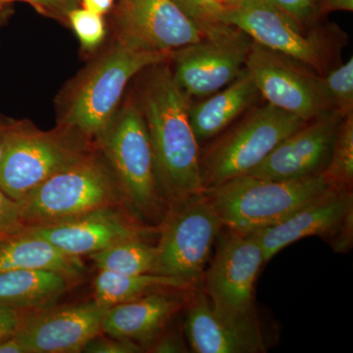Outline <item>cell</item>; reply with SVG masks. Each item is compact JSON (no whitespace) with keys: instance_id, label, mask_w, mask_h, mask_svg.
I'll return each instance as SVG.
<instances>
[{"instance_id":"6da1fadb","label":"cell","mask_w":353,"mask_h":353,"mask_svg":"<svg viewBox=\"0 0 353 353\" xmlns=\"http://www.w3.org/2000/svg\"><path fill=\"white\" fill-rule=\"evenodd\" d=\"M136 99L145 121L158 180L169 206L203 192L201 148L189 117L190 97L179 87L169 62L143 70Z\"/></svg>"},{"instance_id":"7a4b0ae2","label":"cell","mask_w":353,"mask_h":353,"mask_svg":"<svg viewBox=\"0 0 353 353\" xmlns=\"http://www.w3.org/2000/svg\"><path fill=\"white\" fill-rule=\"evenodd\" d=\"M172 52L148 50L115 37L110 48L59 97L57 124L73 128L95 143L119 108L130 81L143 70L170 62Z\"/></svg>"},{"instance_id":"3957f363","label":"cell","mask_w":353,"mask_h":353,"mask_svg":"<svg viewBox=\"0 0 353 353\" xmlns=\"http://www.w3.org/2000/svg\"><path fill=\"white\" fill-rule=\"evenodd\" d=\"M221 22L233 26L254 43L296 60L325 76L341 64L347 34L322 19L305 24L265 0H241L223 10Z\"/></svg>"},{"instance_id":"277c9868","label":"cell","mask_w":353,"mask_h":353,"mask_svg":"<svg viewBox=\"0 0 353 353\" xmlns=\"http://www.w3.org/2000/svg\"><path fill=\"white\" fill-rule=\"evenodd\" d=\"M95 145L117 179L125 204L137 219H164L169 205L158 180L145 121L134 95L120 104Z\"/></svg>"},{"instance_id":"5b68a950","label":"cell","mask_w":353,"mask_h":353,"mask_svg":"<svg viewBox=\"0 0 353 353\" xmlns=\"http://www.w3.org/2000/svg\"><path fill=\"white\" fill-rule=\"evenodd\" d=\"M19 203L27 228L57 224L103 209H127L117 179L97 146L34 188Z\"/></svg>"},{"instance_id":"8992f818","label":"cell","mask_w":353,"mask_h":353,"mask_svg":"<svg viewBox=\"0 0 353 353\" xmlns=\"http://www.w3.org/2000/svg\"><path fill=\"white\" fill-rule=\"evenodd\" d=\"M333 188L324 173L287 181L243 175L208 188L203 194L224 228L252 234L275 226Z\"/></svg>"},{"instance_id":"52a82bcc","label":"cell","mask_w":353,"mask_h":353,"mask_svg":"<svg viewBox=\"0 0 353 353\" xmlns=\"http://www.w3.org/2000/svg\"><path fill=\"white\" fill-rule=\"evenodd\" d=\"M95 143L63 125L43 131L29 120H13L0 158V189L19 201L50 176L80 161Z\"/></svg>"},{"instance_id":"ba28073f","label":"cell","mask_w":353,"mask_h":353,"mask_svg":"<svg viewBox=\"0 0 353 353\" xmlns=\"http://www.w3.org/2000/svg\"><path fill=\"white\" fill-rule=\"evenodd\" d=\"M201 152L203 189L248 175L305 120L271 104L253 106Z\"/></svg>"},{"instance_id":"9c48e42d","label":"cell","mask_w":353,"mask_h":353,"mask_svg":"<svg viewBox=\"0 0 353 353\" xmlns=\"http://www.w3.org/2000/svg\"><path fill=\"white\" fill-rule=\"evenodd\" d=\"M162 224L153 274L178 279L192 288L203 277L224 228L220 216L202 192L169 206Z\"/></svg>"},{"instance_id":"30bf717a","label":"cell","mask_w":353,"mask_h":353,"mask_svg":"<svg viewBox=\"0 0 353 353\" xmlns=\"http://www.w3.org/2000/svg\"><path fill=\"white\" fill-rule=\"evenodd\" d=\"M214 256L204 272V294L218 315L230 322L256 320L254 285L262 265L263 250L250 234L227 229L217 238Z\"/></svg>"},{"instance_id":"8fae6325","label":"cell","mask_w":353,"mask_h":353,"mask_svg":"<svg viewBox=\"0 0 353 353\" xmlns=\"http://www.w3.org/2000/svg\"><path fill=\"white\" fill-rule=\"evenodd\" d=\"M245 68L260 97L281 110L308 121L334 109L322 76L292 58L252 41Z\"/></svg>"},{"instance_id":"7c38bea8","label":"cell","mask_w":353,"mask_h":353,"mask_svg":"<svg viewBox=\"0 0 353 353\" xmlns=\"http://www.w3.org/2000/svg\"><path fill=\"white\" fill-rule=\"evenodd\" d=\"M250 234L261 245L265 262L307 236H320L328 241L336 252H347L352 245V192L333 188L275 226Z\"/></svg>"},{"instance_id":"4fadbf2b","label":"cell","mask_w":353,"mask_h":353,"mask_svg":"<svg viewBox=\"0 0 353 353\" xmlns=\"http://www.w3.org/2000/svg\"><path fill=\"white\" fill-rule=\"evenodd\" d=\"M252 39L236 30L174 50L169 65L179 87L201 99L233 83L243 73Z\"/></svg>"},{"instance_id":"5bb4252c","label":"cell","mask_w":353,"mask_h":353,"mask_svg":"<svg viewBox=\"0 0 353 353\" xmlns=\"http://www.w3.org/2000/svg\"><path fill=\"white\" fill-rule=\"evenodd\" d=\"M115 37L141 48L174 51L208 39L174 0H117Z\"/></svg>"},{"instance_id":"9a60e30c","label":"cell","mask_w":353,"mask_h":353,"mask_svg":"<svg viewBox=\"0 0 353 353\" xmlns=\"http://www.w3.org/2000/svg\"><path fill=\"white\" fill-rule=\"evenodd\" d=\"M343 117L332 109L306 121L248 175L287 181L324 173Z\"/></svg>"},{"instance_id":"2e32d148","label":"cell","mask_w":353,"mask_h":353,"mask_svg":"<svg viewBox=\"0 0 353 353\" xmlns=\"http://www.w3.org/2000/svg\"><path fill=\"white\" fill-rule=\"evenodd\" d=\"M108 308L92 299L28 312L16 336L27 353L83 352L88 341L102 334Z\"/></svg>"},{"instance_id":"e0dca14e","label":"cell","mask_w":353,"mask_h":353,"mask_svg":"<svg viewBox=\"0 0 353 353\" xmlns=\"http://www.w3.org/2000/svg\"><path fill=\"white\" fill-rule=\"evenodd\" d=\"M123 209H103L57 224L24 228L62 252L82 259L119 241L143 238L145 228Z\"/></svg>"},{"instance_id":"ac0fdd59","label":"cell","mask_w":353,"mask_h":353,"mask_svg":"<svg viewBox=\"0 0 353 353\" xmlns=\"http://www.w3.org/2000/svg\"><path fill=\"white\" fill-rule=\"evenodd\" d=\"M185 332L190 350L196 353L266 352L256 320L228 321L215 312L204 292H199L190 301L185 311Z\"/></svg>"},{"instance_id":"d6986e66","label":"cell","mask_w":353,"mask_h":353,"mask_svg":"<svg viewBox=\"0 0 353 353\" xmlns=\"http://www.w3.org/2000/svg\"><path fill=\"white\" fill-rule=\"evenodd\" d=\"M182 301L158 292L110 306L102 323V333L125 339L143 348L150 347L181 307Z\"/></svg>"},{"instance_id":"ffe728a7","label":"cell","mask_w":353,"mask_h":353,"mask_svg":"<svg viewBox=\"0 0 353 353\" xmlns=\"http://www.w3.org/2000/svg\"><path fill=\"white\" fill-rule=\"evenodd\" d=\"M13 270L57 272L73 283L87 269L81 257L62 252L22 227L0 236V273Z\"/></svg>"},{"instance_id":"44dd1931","label":"cell","mask_w":353,"mask_h":353,"mask_svg":"<svg viewBox=\"0 0 353 353\" xmlns=\"http://www.w3.org/2000/svg\"><path fill=\"white\" fill-rule=\"evenodd\" d=\"M259 97V90L245 68L227 87L201 101H190V122L199 145L219 136L253 108Z\"/></svg>"},{"instance_id":"7402d4cb","label":"cell","mask_w":353,"mask_h":353,"mask_svg":"<svg viewBox=\"0 0 353 353\" xmlns=\"http://www.w3.org/2000/svg\"><path fill=\"white\" fill-rule=\"evenodd\" d=\"M71 281L57 272L13 270L0 273V305L32 312L55 305Z\"/></svg>"},{"instance_id":"603a6c76","label":"cell","mask_w":353,"mask_h":353,"mask_svg":"<svg viewBox=\"0 0 353 353\" xmlns=\"http://www.w3.org/2000/svg\"><path fill=\"white\" fill-rule=\"evenodd\" d=\"M190 285L178 279L157 275H123L99 271L94 281V299L102 305H115L164 289L185 290Z\"/></svg>"},{"instance_id":"cb8c5ba5","label":"cell","mask_w":353,"mask_h":353,"mask_svg":"<svg viewBox=\"0 0 353 353\" xmlns=\"http://www.w3.org/2000/svg\"><path fill=\"white\" fill-rule=\"evenodd\" d=\"M90 259L99 271L123 275L153 274L157 248L145 243L143 238L129 239L90 255Z\"/></svg>"},{"instance_id":"d4e9b609","label":"cell","mask_w":353,"mask_h":353,"mask_svg":"<svg viewBox=\"0 0 353 353\" xmlns=\"http://www.w3.org/2000/svg\"><path fill=\"white\" fill-rule=\"evenodd\" d=\"M325 175L334 187L352 190L353 183V114L341 122Z\"/></svg>"},{"instance_id":"484cf974","label":"cell","mask_w":353,"mask_h":353,"mask_svg":"<svg viewBox=\"0 0 353 353\" xmlns=\"http://www.w3.org/2000/svg\"><path fill=\"white\" fill-rule=\"evenodd\" d=\"M321 79L334 110L343 116L353 114V58L339 64Z\"/></svg>"},{"instance_id":"4316f807","label":"cell","mask_w":353,"mask_h":353,"mask_svg":"<svg viewBox=\"0 0 353 353\" xmlns=\"http://www.w3.org/2000/svg\"><path fill=\"white\" fill-rule=\"evenodd\" d=\"M192 18L208 39L229 36L236 28L221 22L223 9L210 0H174Z\"/></svg>"},{"instance_id":"83f0119b","label":"cell","mask_w":353,"mask_h":353,"mask_svg":"<svg viewBox=\"0 0 353 353\" xmlns=\"http://www.w3.org/2000/svg\"><path fill=\"white\" fill-rule=\"evenodd\" d=\"M67 23L71 26L83 50L94 51L103 43L106 37V26L103 16L87 9H74L68 14Z\"/></svg>"},{"instance_id":"f1b7e54d","label":"cell","mask_w":353,"mask_h":353,"mask_svg":"<svg viewBox=\"0 0 353 353\" xmlns=\"http://www.w3.org/2000/svg\"><path fill=\"white\" fill-rule=\"evenodd\" d=\"M101 334L88 341L83 347V352L138 353L143 352V348L134 341L115 338L108 334H106V336H102Z\"/></svg>"},{"instance_id":"f546056e","label":"cell","mask_w":353,"mask_h":353,"mask_svg":"<svg viewBox=\"0 0 353 353\" xmlns=\"http://www.w3.org/2000/svg\"><path fill=\"white\" fill-rule=\"evenodd\" d=\"M276 8L284 11L305 24L325 19L316 11L315 0H265Z\"/></svg>"},{"instance_id":"4dcf8cb0","label":"cell","mask_w":353,"mask_h":353,"mask_svg":"<svg viewBox=\"0 0 353 353\" xmlns=\"http://www.w3.org/2000/svg\"><path fill=\"white\" fill-rule=\"evenodd\" d=\"M22 227L19 201L0 189V236Z\"/></svg>"},{"instance_id":"1f68e13d","label":"cell","mask_w":353,"mask_h":353,"mask_svg":"<svg viewBox=\"0 0 353 353\" xmlns=\"http://www.w3.org/2000/svg\"><path fill=\"white\" fill-rule=\"evenodd\" d=\"M146 350H150L148 352L155 353L188 352L183 336L175 330L166 332V333H164L163 330Z\"/></svg>"},{"instance_id":"d6a6232c","label":"cell","mask_w":353,"mask_h":353,"mask_svg":"<svg viewBox=\"0 0 353 353\" xmlns=\"http://www.w3.org/2000/svg\"><path fill=\"white\" fill-rule=\"evenodd\" d=\"M27 313L0 305V341L17 334Z\"/></svg>"},{"instance_id":"836d02e7","label":"cell","mask_w":353,"mask_h":353,"mask_svg":"<svg viewBox=\"0 0 353 353\" xmlns=\"http://www.w3.org/2000/svg\"><path fill=\"white\" fill-rule=\"evenodd\" d=\"M80 4L81 0H39V12L67 23L68 14Z\"/></svg>"},{"instance_id":"e575fe53","label":"cell","mask_w":353,"mask_h":353,"mask_svg":"<svg viewBox=\"0 0 353 353\" xmlns=\"http://www.w3.org/2000/svg\"><path fill=\"white\" fill-rule=\"evenodd\" d=\"M316 11L321 18L336 11H353V0H315Z\"/></svg>"},{"instance_id":"d590c367","label":"cell","mask_w":353,"mask_h":353,"mask_svg":"<svg viewBox=\"0 0 353 353\" xmlns=\"http://www.w3.org/2000/svg\"><path fill=\"white\" fill-rule=\"evenodd\" d=\"M83 8L104 16L112 10L115 0H81Z\"/></svg>"},{"instance_id":"8d00e7d4","label":"cell","mask_w":353,"mask_h":353,"mask_svg":"<svg viewBox=\"0 0 353 353\" xmlns=\"http://www.w3.org/2000/svg\"><path fill=\"white\" fill-rule=\"evenodd\" d=\"M0 353H27L23 343L16 334L0 341Z\"/></svg>"},{"instance_id":"74e56055","label":"cell","mask_w":353,"mask_h":353,"mask_svg":"<svg viewBox=\"0 0 353 353\" xmlns=\"http://www.w3.org/2000/svg\"><path fill=\"white\" fill-rule=\"evenodd\" d=\"M13 120L12 118L6 117L3 114L0 113V158L3 152L6 136L12 125Z\"/></svg>"},{"instance_id":"f35d334b","label":"cell","mask_w":353,"mask_h":353,"mask_svg":"<svg viewBox=\"0 0 353 353\" xmlns=\"http://www.w3.org/2000/svg\"><path fill=\"white\" fill-rule=\"evenodd\" d=\"M13 14L10 3H0V29L8 23Z\"/></svg>"},{"instance_id":"ab89813d","label":"cell","mask_w":353,"mask_h":353,"mask_svg":"<svg viewBox=\"0 0 353 353\" xmlns=\"http://www.w3.org/2000/svg\"><path fill=\"white\" fill-rule=\"evenodd\" d=\"M211 2L221 7L223 10L226 9L232 8V7L236 6L241 0H210Z\"/></svg>"},{"instance_id":"60d3db41","label":"cell","mask_w":353,"mask_h":353,"mask_svg":"<svg viewBox=\"0 0 353 353\" xmlns=\"http://www.w3.org/2000/svg\"><path fill=\"white\" fill-rule=\"evenodd\" d=\"M13 1H24L31 4L37 11H39V0H0V3H11Z\"/></svg>"}]
</instances>
